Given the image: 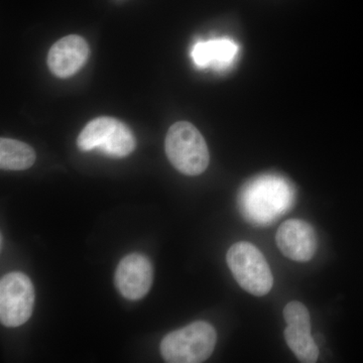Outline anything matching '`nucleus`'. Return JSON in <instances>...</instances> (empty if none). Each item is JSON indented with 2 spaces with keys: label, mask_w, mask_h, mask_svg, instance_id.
I'll use <instances>...</instances> for the list:
<instances>
[{
  "label": "nucleus",
  "mask_w": 363,
  "mask_h": 363,
  "mask_svg": "<svg viewBox=\"0 0 363 363\" xmlns=\"http://www.w3.org/2000/svg\"><path fill=\"white\" fill-rule=\"evenodd\" d=\"M293 190L281 177L264 175L245 184L240 192V205L247 219L267 224L289 209Z\"/></svg>",
  "instance_id": "1"
},
{
  "label": "nucleus",
  "mask_w": 363,
  "mask_h": 363,
  "mask_svg": "<svg viewBox=\"0 0 363 363\" xmlns=\"http://www.w3.org/2000/svg\"><path fill=\"white\" fill-rule=\"evenodd\" d=\"M164 149L169 161L184 175H201L209 164V150L204 138L187 121H179L169 128Z\"/></svg>",
  "instance_id": "2"
},
{
  "label": "nucleus",
  "mask_w": 363,
  "mask_h": 363,
  "mask_svg": "<svg viewBox=\"0 0 363 363\" xmlns=\"http://www.w3.org/2000/svg\"><path fill=\"white\" fill-rule=\"evenodd\" d=\"M216 340L212 325L196 321L164 336L160 350L167 362L200 363L211 357Z\"/></svg>",
  "instance_id": "3"
},
{
  "label": "nucleus",
  "mask_w": 363,
  "mask_h": 363,
  "mask_svg": "<svg viewBox=\"0 0 363 363\" xmlns=\"http://www.w3.org/2000/svg\"><path fill=\"white\" fill-rule=\"evenodd\" d=\"M226 262L238 285L257 297L271 292L274 286L271 267L262 252L247 241L234 243L226 255Z\"/></svg>",
  "instance_id": "4"
},
{
  "label": "nucleus",
  "mask_w": 363,
  "mask_h": 363,
  "mask_svg": "<svg viewBox=\"0 0 363 363\" xmlns=\"http://www.w3.org/2000/svg\"><path fill=\"white\" fill-rule=\"evenodd\" d=\"M135 138L125 124L113 117L93 119L83 128L77 138L83 152L99 150L111 157H124L135 149Z\"/></svg>",
  "instance_id": "5"
},
{
  "label": "nucleus",
  "mask_w": 363,
  "mask_h": 363,
  "mask_svg": "<svg viewBox=\"0 0 363 363\" xmlns=\"http://www.w3.org/2000/svg\"><path fill=\"white\" fill-rule=\"evenodd\" d=\"M35 289L23 272H9L0 281V321L6 327L25 324L33 311Z\"/></svg>",
  "instance_id": "6"
},
{
  "label": "nucleus",
  "mask_w": 363,
  "mask_h": 363,
  "mask_svg": "<svg viewBox=\"0 0 363 363\" xmlns=\"http://www.w3.org/2000/svg\"><path fill=\"white\" fill-rule=\"evenodd\" d=\"M284 318L286 327L285 340L298 362L314 363L319 357V348L311 334V318L307 307L298 301L286 305Z\"/></svg>",
  "instance_id": "7"
},
{
  "label": "nucleus",
  "mask_w": 363,
  "mask_h": 363,
  "mask_svg": "<svg viewBox=\"0 0 363 363\" xmlns=\"http://www.w3.org/2000/svg\"><path fill=\"white\" fill-rule=\"evenodd\" d=\"M154 279L152 262L145 255L130 253L119 262L116 272V285L124 298L140 300L150 292Z\"/></svg>",
  "instance_id": "8"
},
{
  "label": "nucleus",
  "mask_w": 363,
  "mask_h": 363,
  "mask_svg": "<svg viewBox=\"0 0 363 363\" xmlns=\"http://www.w3.org/2000/svg\"><path fill=\"white\" fill-rule=\"evenodd\" d=\"M279 250L294 262H309L317 250V236L311 224L290 219L279 226L276 235Z\"/></svg>",
  "instance_id": "9"
},
{
  "label": "nucleus",
  "mask_w": 363,
  "mask_h": 363,
  "mask_svg": "<svg viewBox=\"0 0 363 363\" xmlns=\"http://www.w3.org/2000/svg\"><path fill=\"white\" fill-rule=\"evenodd\" d=\"M89 45L80 35H72L58 40L48 55V66L55 76L69 78L87 62Z\"/></svg>",
  "instance_id": "10"
},
{
  "label": "nucleus",
  "mask_w": 363,
  "mask_h": 363,
  "mask_svg": "<svg viewBox=\"0 0 363 363\" xmlns=\"http://www.w3.org/2000/svg\"><path fill=\"white\" fill-rule=\"evenodd\" d=\"M240 52L238 45L229 38L199 40L193 45L191 58L198 68L225 71L233 65Z\"/></svg>",
  "instance_id": "11"
},
{
  "label": "nucleus",
  "mask_w": 363,
  "mask_h": 363,
  "mask_svg": "<svg viewBox=\"0 0 363 363\" xmlns=\"http://www.w3.org/2000/svg\"><path fill=\"white\" fill-rule=\"evenodd\" d=\"M35 152L30 145L11 138L0 140V168L23 171L35 164Z\"/></svg>",
  "instance_id": "12"
}]
</instances>
